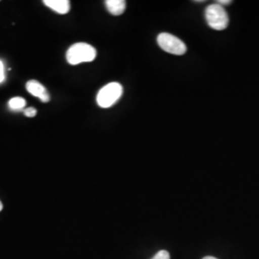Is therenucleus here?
Returning a JSON list of instances; mask_svg holds the SVG:
<instances>
[{"label":"nucleus","mask_w":259,"mask_h":259,"mask_svg":"<svg viewBox=\"0 0 259 259\" xmlns=\"http://www.w3.org/2000/svg\"><path fill=\"white\" fill-rule=\"evenodd\" d=\"M96 50L85 42H77L68 48L66 61L69 65H77L82 63H90L96 58Z\"/></svg>","instance_id":"1"},{"label":"nucleus","mask_w":259,"mask_h":259,"mask_svg":"<svg viewBox=\"0 0 259 259\" xmlns=\"http://www.w3.org/2000/svg\"><path fill=\"white\" fill-rule=\"evenodd\" d=\"M204 15L207 24L214 30L221 31L226 29L229 25L230 19L226 10L217 3L207 6Z\"/></svg>","instance_id":"2"},{"label":"nucleus","mask_w":259,"mask_h":259,"mask_svg":"<svg viewBox=\"0 0 259 259\" xmlns=\"http://www.w3.org/2000/svg\"><path fill=\"white\" fill-rule=\"evenodd\" d=\"M123 93V88L120 83L113 82L103 87L97 94V104L104 109L110 108L120 99Z\"/></svg>","instance_id":"3"},{"label":"nucleus","mask_w":259,"mask_h":259,"mask_svg":"<svg viewBox=\"0 0 259 259\" xmlns=\"http://www.w3.org/2000/svg\"><path fill=\"white\" fill-rule=\"evenodd\" d=\"M157 45L163 51L173 55L182 56L186 53V46L183 40L169 33L157 36Z\"/></svg>","instance_id":"4"},{"label":"nucleus","mask_w":259,"mask_h":259,"mask_svg":"<svg viewBox=\"0 0 259 259\" xmlns=\"http://www.w3.org/2000/svg\"><path fill=\"white\" fill-rule=\"evenodd\" d=\"M26 90L29 93L34 95L40 99L42 103H47L50 101V95L47 93V89L36 80L28 81L26 83Z\"/></svg>","instance_id":"5"},{"label":"nucleus","mask_w":259,"mask_h":259,"mask_svg":"<svg viewBox=\"0 0 259 259\" xmlns=\"http://www.w3.org/2000/svg\"><path fill=\"white\" fill-rule=\"evenodd\" d=\"M44 4L61 15L67 14L70 10V2L68 0H45Z\"/></svg>","instance_id":"6"},{"label":"nucleus","mask_w":259,"mask_h":259,"mask_svg":"<svg viewBox=\"0 0 259 259\" xmlns=\"http://www.w3.org/2000/svg\"><path fill=\"white\" fill-rule=\"evenodd\" d=\"M105 3L108 11L113 16H120L126 9L125 0H107Z\"/></svg>","instance_id":"7"},{"label":"nucleus","mask_w":259,"mask_h":259,"mask_svg":"<svg viewBox=\"0 0 259 259\" xmlns=\"http://www.w3.org/2000/svg\"><path fill=\"white\" fill-rule=\"evenodd\" d=\"M26 101L22 97H14L8 103L10 110L12 111H21L24 109Z\"/></svg>","instance_id":"8"},{"label":"nucleus","mask_w":259,"mask_h":259,"mask_svg":"<svg viewBox=\"0 0 259 259\" xmlns=\"http://www.w3.org/2000/svg\"><path fill=\"white\" fill-rule=\"evenodd\" d=\"M152 259H170V254L167 250H159Z\"/></svg>","instance_id":"9"},{"label":"nucleus","mask_w":259,"mask_h":259,"mask_svg":"<svg viewBox=\"0 0 259 259\" xmlns=\"http://www.w3.org/2000/svg\"><path fill=\"white\" fill-rule=\"evenodd\" d=\"M23 112L27 117H35L37 115V110L34 108H28L26 110H24Z\"/></svg>","instance_id":"10"},{"label":"nucleus","mask_w":259,"mask_h":259,"mask_svg":"<svg viewBox=\"0 0 259 259\" xmlns=\"http://www.w3.org/2000/svg\"><path fill=\"white\" fill-rule=\"evenodd\" d=\"M5 80V70H4V65L2 61L0 60V83H3Z\"/></svg>","instance_id":"11"},{"label":"nucleus","mask_w":259,"mask_h":259,"mask_svg":"<svg viewBox=\"0 0 259 259\" xmlns=\"http://www.w3.org/2000/svg\"><path fill=\"white\" fill-rule=\"evenodd\" d=\"M216 3L217 4H219V5H228V4H231L232 3V1L231 0H218V1H216Z\"/></svg>","instance_id":"12"},{"label":"nucleus","mask_w":259,"mask_h":259,"mask_svg":"<svg viewBox=\"0 0 259 259\" xmlns=\"http://www.w3.org/2000/svg\"><path fill=\"white\" fill-rule=\"evenodd\" d=\"M203 259H218V258H215V257H213V256H205V257H204Z\"/></svg>","instance_id":"13"},{"label":"nucleus","mask_w":259,"mask_h":259,"mask_svg":"<svg viewBox=\"0 0 259 259\" xmlns=\"http://www.w3.org/2000/svg\"><path fill=\"white\" fill-rule=\"evenodd\" d=\"M2 208H3V204L1 203V201H0V211L2 210Z\"/></svg>","instance_id":"14"}]
</instances>
